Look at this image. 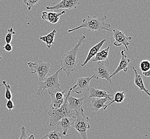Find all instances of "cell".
Returning <instances> with one entry per match:
<instances>
[{
	"label": "cell",
	"mask_w": 150,
	"mask_h": 139,
	"mask_svg": "<svg viewBox=\"0 0 150 139\" xmlns=\"http://www.w3.org/2000/svg\"><path fill=\"white\" fill-rule=\"evenodd\" d=\"M90 94L89 98H105L108 100L113 99V95L108 94L104 90L97 89L95 88L91 87L90 88Z\"/></svg>",
	"instance_id": "17"
},
{
	"label": "cell",
	"mask_w": 150,
	"mask_h": 139,
	"mask_svg": "<svg viewBox=\"0 0 150 139\" xmlns=\"http://www.w3.org/2000/svg\"><path fill=\"white\" fill-rule=\"evenodd\" d=\"M108 99L105 98H93L90 101V109L93 111H98L99 109L105 110V103L108 101Z\"/></svg>",
	"instance_id": "16"
},
{
	"label": "cell",
	"mask_w": 150,
	"mask_h": 139,
	"mask_svg": "<svg viewBox=\"0 0 150 139\" xmlns=\"http://www.w3.org/2000/svg\"><path fill=\"white\" fill-rule=\"evenodd\" d=\"M110 51V46H108L107 48L103 49L101 51H99L93 60L92 62H101V61H106L108 65H110V62L108 61V56Z\"/></svg>",
	"instance_id": "19"
},
{
	"label": "cell",
	"mask_w": 150,
	"mask_h": 139,
	"mask_svg": "<svg viewBox=\"0 0 150 139\" xmlns=\"http://www.w3.org/2000/svg\"><path fill=\"white\" fill-rule=\"evenodd\" d=\"M113 36L114 38V42L113 45L116 47H120L123 45L128 50V45H129V40H132L131 36H126L122 30L117 28L113 30Z\"/></svg>",
	"instance_id": "8"
},
{
	"label": "cell",
	"mask_w": 150,
	"mask_h": 139,
	"mask_svg": "<svg viewBox=\"0 0 150 139\" xmlns=\"http://www.w3.org/2000/svg\"><path fill=\"white\" fill-rule=\"evenodd\" d=\"M94 71L95 73L93 75V78L96 80L100 78L105 79L110 83L112 82L110 77V70L102 62H97L94 67Z\"/></svg>",
	"instance_id": "7"
},
{
	"label": "cell",
	"mask_w": 150,
	"mask_h": 139,
	"mask_svg": "<svg viewBox=\"0 0 150 139\" xmlns=\"http://www.w3.org/2000/svg\"><path fill=\"white\" fill-rule=\"evenodd\" d=\"M132 69L135 73V76H134V84L139 88L140 91H143L145 94H147L150 98V93L149 90L145 88V86L144 85L143 79L141 75L140 74H138L137 73V70L135 69V67H132Z\"/></svg>",
	"instance_id": "18"
},
{
	"label": "cell",
	"mask_w": 150,
	"mask_h": 139,
	"mask_svg": "<svg viewBox=\"0 0 150 139\" xmlns=\"http://www.w3.org/2000/svg\"><path fill=\"white\" fill-rule=\"evenodd\" d=\"M27 65L33 70L31 74H36L39 82H44L47 78L46 77L49 73L51 64L45 63L43 61L39 60L36 62H30L27 63Z\"/></svg>",
	"instance_id": "6"
},
{
	"label": "cell",
	"mask_w": 150,
	"mask_h": 139,
	"mask_svg": "<svg viewBox=\"0 0 150 139\" xmlns=\"http://www.w3.org/2000/svg\"><path fill=\"white\" fill-rule=\"evenodd\" d=\"M3 49L8 52H11L12 50V45L10 43H6L3 47Z\"/></svg>",
	"instance_id": "29"
},
{
	"label": "cell",
	"mask_w": 150,
	"mask_h": 139,
	"mask_svg": "<svg viewBox=\"0 0 150 139\" xmlns=\"http://www.w3.org/2000/svg\"><path fill=\"white\" fill-rule=\"evenodd\" d=\"M24 2L27 6L28 10H30L36 3L39 2V0H24Z\"/></svg>",
	"instance_id": "27"
},
{
	"label": "cell",
	"mask_w": 150,
	"mask_h": 139,
	"mask_svg": "<svg viewBox=\"0 0 150 139\" xmlns=\"http://www.w3.org/2000/svg\"><path fill=\"white\" fill-rule=\"evenodd\" d=\"M86 37L84 35H81L75 47L66 52L62 56L60 59V64L61 69L66 73L67 77L73 71H76L77 65V54L79 47L84 43Z\"/></svg>",
	"instance_id": "1"
},
{
	"label": "cell",
	"mask_w": 150,
	"mask_h": 139,
	"mask_svg": "<svg viewBox=\"0 0 150 139\" xmlns=\"http://www.w3.org/2000/svg\"><path fill=\"white\" fill-rule=\"evenodd\" d=\"M125 50H121V58L120 60V63L117 67V68L115 70L114 72L112 73L111 74L110 77L112 78L113 76H115L117 74V73L120 72V71H123L125 72H127L128 71V67L129 65V63L130 62L131 60L128 59L127 58L126 55L125 54Z\"/></svg>",
	"instance_id": "13"
},
{
	"label": "cell",
	"mask_w": 150,
	"mask_h": 139,
	"mask_svg": "<svg viewBox=\"0 0 150 139\" xmlns=\"http://www.w3.org/2000/svg\"><path fill=\"white\" fill-rule=\"evenodd\" d=\"M48 115L50 117L49 126L53 127L56 125L57 123L62 118L65 117L75 118L76 112L74 110H70L68 106L67 96L66 94V98L64 101V103L59 109L56 110L49 109Z\"/></svg>",
	"instance_id": "3"
},
{
	"label": "cell",
	"mask_w": 150,
	"mask_h": 139,
	"mask_svg": "<svg viewBox=\"0 0 150 139\" xmlns=\"http://www.w3.org/2000/svg\"><path fill=\"white\" fill-rule=\"evenodd\" d=\"M139 68L142 72H146L150 70V61L149 60H143L141 62Z\"/></svg>",
	"instance_id": "24"
},
{
	"label": "cell",
	"mask_w": 150,
	"mask_h": 139,
	"mask_svg": "<svg viewBox=\"0 0 150 139\" xmlns=\"http://www.w3.org/2000/svg\"><path fill=\"white\" fill-rule=\"evenodd\" d=\"M71 91L72 87L70 88L68 93H67L68 106L70 110H74L76 112H77L79 110L82 108V106L83 103V101L86 97H82L81 98H75L71 95Z\"/></svg>",
	"instance_id": "11"
},
{
	"label": "cell",
	"mask_w": 150,
	"mask_h": 139,
	"mask_svg": "<svg viewBox=\"0 0 150 139\" xmlns=\"http://www.w3.org/2000/svg\"><path fill=\"white\" fill-rule=\"evenodd\" d=\"M80 4V2L79 0H62L59 3H57L54 6H46V9L48 10H59L62 9L71 10L76 9Z\"/></svg>",
	"instance_id": "10"
},
{
	"label": "cell",
	"mask_w": 150,
	"mask_h": 139,
	"mask_svg": "<svg viewBox=\"0 0 150 139\" xmlns=\"http://www.w3.org/2000/svg\"><path fill=\"white\" fill-rule=\"evenodd\" d=\"M16 32L13 30L12 28H10L8 30V33L6 34L5 37V41L6 43H10L12 41V36L15 34Z\"/></svg>",
	"instance_id": "26"
},
{
	"label": "cell",
	"mask_w": 150,
	"mask_h": 139,
	"mask_svg": "<svg viewBox=\"0 0 150 139\" xmlns=\"http://www.w3.org/2000/svg\"><path fill=\"white\" fill-rule=\"evenodd\" d=\"M6 108L8 109V110L10 111L12 110V109H13L15 108V106L12 100H8L6 102Z\"/></svg>",
	"instance_id": "28"
},
{
	"label": "cell",
	"mask_w": 150,
	"mask_h": 139,
	"mask_svg": "<svg viewBox=\"0 0 150 139\" xmlns=\"http://www.w3.org/2000/svg\"><path fill=\"white\" fill-rule=\"evenodd\" d=\"M89 121V118L85 116L84 110L82 108L76 112L72 126L80 134L82 139H88L87 131L90 128Z\"/></svg>",
	"instance_id": "5"
},
{
	"label": "cell",
	"mask_w": 150,
	"mask_h": 139,
	"mask_svg": "<svg viewBox=\"0 0 150 139\" xmlns=\"http://www.w3.org/2000/svg\"><path fill=\"white\" fill-rule=\"evenodd\" d=\"M28 129H26L24 126H21L20 128L21 135L18 139H35L34 135H31L30 136H27L26 130H28Z\"/></svg>",
	"instance_id": "25"
},
{
	"label": "cell",
	"mask_w": 150,
	"mask_h": 139,
	"mask_svg": "<svg viewBox=\"0 0 150 139\" xmlns=\"http://www.w3.org/2000/svg\"><path fill=\"white\" fill-rule=\"evenodd\" d=\"M106 41V39L102 40L101 41H100L99 43L96 44V45H94L90 49L89 52H88V54L87 55V58H86V60L84 61L83 63L81 64L82 67H83L84 65H86L88 63L89 61H90L94 56H96V54L100 51V49L104 45V43H105Z\"/></svg>",
	"instance_id": "15"
},
{
	"label": "cell",
	"mask_w": 150,
	"mask_h": 139,
	"mask_svg": "<svg viewBox=\"0 0 150 139\" xmlns=\"http://www.w3.org/2000/svg\"><path fill=\"white\" fill-rule=\"evenodd\" d=\"M65 13V11L60 12L43 11L41 13V18L44 21L49 22L51 24H56L59 21L60 16Z\"/></svg>",
	"instance_id": "14"
},
{
	"label": "cell",
	"mask_w": 150,
	"mask_h": 139,
	"mask_svg": "<svg viewBox=\"0 0 150 139\" xmlns=\"http://www.w3.org/2000/svg\"><path fill=\"white\" fill-rule=\"evenodd\" d=\"M64 136L63 133L60 132L59 130H55L53 131L50 132L41 139H45L46 138H48L49 139H63Z\"/></svg>",
	"instance_id": "22"
},
{
	"label": "cell",
	"mask_w": 150,
	"mask_h": 139,
	"mask_svg": "<svg viewBox=\"0 0 150 139\" xmlns=\"http://www.w3.org/2000/svg\"><path fill=\"white\" fill-rule=\"evenodd\" d=\"M4 86L6 88L5 92V98L7 100H11L12 98V94L11 91V86L9 84H7L6 80H3L2 84H0V86Z\"/></svg>",
	"instance_id": "23"
},
{
	"label": "cell",
	"mask_w": 150,
	"mask_h": 139,
	"mask_svg": "<svg viewBox=\"0 0 150 139\" xmlns=\"http://www.w3.org/2000/svg\"><path fill=\"white\" fill-rule=\"evenodd\" d=\"M62 70L60 68L54 74L45 79L44 82H39L38 83L39 88L37 91V95H41L45 89H48V93H54L62 90V85L59 82L58 74Z\"/></svg>",
	"instance_id": "4"
},
{
	"label": "cell",
	"mask_w": 150,
	"mask_h": 139,
	"mask_svg": "<svg viewBox=\"0 0 150 139\" xmlns=\"http://www.w3.org/2000/svg\"><path fill=\"white\" fill-rule=\"evenodd\" d=\"M56 33H57V30L56 28H54V30H53L50 33H48L47 35L40 36V40L45 43L48 48H50L51 45L54 44V36L56 35Z\"/></svg>",
	"instance_id": "20"
},
{
	"label": "cell",
	"mask_w": 150,
	"mask_h": 139,
	"mask_svg": "<svg viewBox=\"0 0 150 139\" xmlns=\"http://www.w3.org/2000/svg\"><path fill=\"white\" fill-rule=\"evenodd\" d=\"M74 121V118H69V117L62 118L56 124V126H57L56 130L63 133L64 136H69L72 135V134L67 135V133L69 130L72 126V124Z\"/></svg>",
	"instance_id": "12"
},
{
	"label": "cell",
	"mask_w": 150,
	"mask_h": 139,
	"mask_svg": "<svg viewBox=\"0 0 150 139\" xmlns=\"http://www.w3.org/2000/svg\"><path fill=\"white\" fill-rule=\"evenodd\" d=\"M142 74L144 75V76L146 77H150V70L147 71L146 72H142Z\"/></svg>",
	"instance_id": "30"
},
{
	"label": "cell",
	"mask_w": 150,
	"mask_h": 139,
	"mask_svg": "<svg viewBox=\"0 0 150 139\" xmlns=\"http://www.w3.org/2000/svg\"><path fill=\"white\" fill-rule=\"evenodd\" d=\"M92 79H93V76L88 77L79 78L78 79L76 84L72 87L71 91L79 94L83 91H90L89 84Z\"/></svg>",
	"instance_id": "9"
},
{
	"label": "cell",
	"mask_w": 150,
	"mask_h": 139,
	"mask_svg": "<svg viewBox=\"0 0 150 139\" xmlns=\"http://www.w3.org/2000/svg\"><path fill=\"white\" fill-rule=\"evenodd\" d=\"M107 19V16L104 15L101 18H98L96 16H87L82 22L81 24L78 27L70 29L68 30V32H72L73 31L78 30L82 28H86L89 31H95L101 30H106L110 31L109 28L111 27V25L105 22Z\"/></svg>",
	"instance_id": "2"
},
{
	"label": "cell",
	"mask_w": 150,
	"mask_h": 139,
	"mask_svg": "<svg viewBox=\"0 0 150 139\" xmlns=\"http://www.w3.org/2000/svg\"><path fill=\"white\" fill-rule=\"evenodd\" d=\"M2 59V57H1V54H0V60H1Z\"/></svg>",
	"instance_id": "31"
},
{
	"label": "cell",
	"mask_w": 150,
	"mask_h": 139,
	"mask_svg": "<svg viewBox=\"0 0 150 139\" xmlns=\"http://www.w3.org/2000/svg\"><path fill=\"white\" fill-rule=\"evenodd\" d=\"M126 96V91H117L114 94V97H113V100L110 103L105 106V110L107 109L108 106H110L112 104L116 102L117 103H122L123 102Z\"/></svg>",
	"instance_id": "21"
}]
</instances>
